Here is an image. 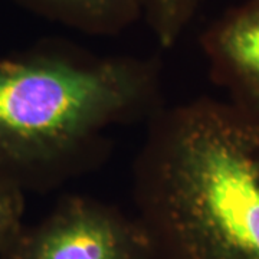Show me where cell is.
I'll return each mask as SVG.
<instances>
[{"instance_id":"obj_1","label":"cell","mask_w":259,"mask_h":259,"mask_svg":"<svg viewBox=\"0 0 259 259\" xmlns=\"http://www.w3.org/2000/svg\"><path fill=\"white\" fill-rule=\"evenodd\" d=\"M148 259H259V114L202 97L161 107L133 167Z\"/></svg>"},{"instance_id":"obj_2","label":"cell","mask_w":259,"mask_h":259,"mask_svg":"<svg viewBox=\"0 0 259 259\" xmlns=\"http://www.w3.org/2000/svg\"><path fill=\"white\" fill-rule=\"evenodd\" d=\"M160 108L154 61L64 48L0 61V183L61 185L101 157L110 130Z\"/></svg>"},{"instance_id":"obj_3","label":"cell","mask_w":259,"mask_h":259,"mask_svg":"<svg viewBox=\"0 0 259 259\" xmlns=\"http://www.w3.org/2000/svg\"><path fill=\"white\" fill-rule=\"evenodd\" d=\"M0 259H148V245L134 214L71 194L45 219L23 226Z\"/></svg>"},{"instance_id":"obj_4","label":"cell","mask_w":259,"mask_h":259,"mask_svg":"<svg viewBox=\"0 0 259 259\" xmlns=\"http://www.w3.org/2000/svg\"><path fill=\"white\" fill-rule=\"evenodd\" d=\"M202 49L228 100L259 114V0H245L207 28Z\"/></svg>"},{"instance_id":"obj_5","label":"cell","mask_w":259,"mask_h":259,"mask_svg":"<svg viewBox=\"0 0 259 259\" xmlns=\"http://www.w3.org/2000/svg\"><path fill=\"white\" fill-rule=\"evenodd\" d=\"M48 18L94 35L118 33L144 15L146 0H22Z\"/></svg>"},{"instance_id":"obj_6","label":"cell","mask_w":259,"mask_h":259,"mask_svg":"<svg viewBox=\"0 0 259 259\" xmlns=\"http://www.w3.org/2000/svg\"><path fill=\"white\" fill-rule=\"evenodd\" d=\"M203 0H146L144 15L160 47L171 48Z\"/></svg>"},{"instance_id":"obj_7","label":"cell","mask_w":259,"mask_h":259,"mask_svg":"<svg viewBox=\"0 0 259 259\" xmlns=\"http://www.w3.org/2000/svg\"><path fill=\"white\" fill-rule=\"evenodd\" d=\"M23 210L22 189L0 183V253L9 248L23 229Z\"/></svg>"}]
</instances>
